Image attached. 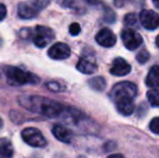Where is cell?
<instances>
[{
  "mask_svg": "<svg viewBox=\"0 0 159 158\" xmlns=\"http://www.w3.org/2000/svg\"><path fill=\"white\" fill-rule=\"evenodd\" d=\"M136 93H138V88H136L135 84L130 81H121L116 84L113 87L109 95L113 99V101L116 102L125 99L133 100L135 97Z\"/></svg>",
  "mask_w": 159,
  "mask_h": 158,
  "instance_id": "obj_4",
  "label": "cell"
},
{
  "mask_svg": "<svg viewBox=\"0 0 159 158\" xmlns=\"http://www.w3.org/2000/svg\"><path fill=\"white\" fill-rule=\"evenodd\" d=\"M147 100L153 107H159V89L152 88L147 92Z\"/></svg>",
  "mask_w": 159,
  "mask_h": 158,
  "instance_id": "obj_18",
  "label": "cell"
},
{
  "mask_svg": "<svg viewBox=\"0 0 159 158\" xmlns=\"http://www.w3.org/2000/svg\"><path fill=\"white\" fill-rule=\"evenodd\" d=\"M47 88L49 90L53 91V92H59V91L64 90V86H62L60 82L57 81H50V82H47Z\"/></svg>",
  "mask_w": 159,
  "mask_h": 158,
  "instance_id": "obj_19",
  "label": "cell"
},
{
  "mask_svg": "<svg viewBox=\"0 0 159 158\" xmlns=\"http://www.w3.org/2000/svg\"><path fill=\"white\" fill-rule=\"evenodd\" d=\"M2 126H3V121H2V119L0 118V128H2Z\"/></svg>",
  "mask_w": 159,
  "mask_h": 158,
  "instance_id": "obj_27",
  "label": "cell"
},
{
  "mask_svg": "<svg viewBox=\"0 0 159 158\" xmlns=\"http://www.w3.org/2000/svg\"><path fill=\"white\" fill-rule=\"evenodd\" d=\"M136 15L134 13H129L125 16V23L128 26H134L136 24Z\"/></svg>",
  "mask_w": 159,
  "mask_h": 158,
  "instance_id": "obj_21",
  "label": "cell"
},
{
  "mask_svg": "<svg viewBox=\"0 0 159 158\" xmlns=\"http://www.w3.org/2000/svg\"><path fill=\"white\" fill-rule=\"evenodd\" d=\"M3 73L7 80L12 86H23V84H36L40 81L39 77L30 72L21 70L15 66H4Z\"/></svg>",
  "mask_w": 159,
  "mask_h": 158,
  "instance_id": "obj_2",
  "label": "cell"
},
{
  "mask_svg": "<svg viewBox=\"0 0 159 158\" xmlns=\"http://www.w3.org/2000/svg\"><path fill=\"white\" fill-rule=\"evenodd\" d=\"M49 3H50V0H32V1L21 2L17 6V14L23 20L34 19Z\"/></svg>",
  "mask_w": 159,
  "mask_h": 158,
  "instance_id": "obj_3",
  "label": "cell"
},
{
  "mask_svg": "<svg viewBox=\"0 0 159 158\" xmlns=\"http://www.w3.org/2000/svg\"><path fill=\"white\" fill-rule=\"evenodd\" d=\"M13 156V145L8 139H0V158H8Z\"/></svg>",
  "mask_w": 159,
  "mask_h": 158,
  "instance_id": "obj_16",
  "label": "cell"
},
{
  "mask_svg": "<svg viewBox=\"0 0 159 158\" xmlns=\"http://www.w3.org/2000/svg\"><path fill=\"white\" fill-rule=\"evenodd\" d=\"M140 21L144 28L154 30L159 26V14L152 10H143L140 13Z\"/></svg>",
  "mask_w": 159,
  "mask_h": 158,
  "instance_id": "obj_8",
  "label": "cell"
},
{
  "mask_svg": "<svg viewBox=\"0 0 159 158\" xmlns=\"http://www.w3.org/2000/svg\"><path fill=\"white\" fill-rule=\"evenodd\" d=\"M121 39L128 50H135L143 42L141 35L131 28H127L121 33Z\"/></svg>",
  "mask_w": 159,
  "mask_h": 158,
  "instance_id": "obj_7",
  "label": "cell"
},
{
  "mask_svg": "<svg viewBox=\"0 0 159 158\" xmlns=\"http://www.w3.org/2000/svg\"><path fill=\"white\" fill-rule=\"evenodd\" d=\"M80 30H81V28H80V25L78 23H73L69 26V34H70L71 36H77V35H79Z\"/></svg>",
  "mask_w": 159,
  "mask_h": 158,
  "instance_id": "obj_23",
  "label": "cell"
},
{
  "mask_svg": "<svg viewBox=\"0 0 159 158\" xmlns=\"http://www.w3.org/2000/svg\"><path fill=\"white\" fill-rule=\"evenodd\" d=\"M22 139L26 144L33 147H44L47 145V140L37 128H25L22 131Z\"/></svg>",
  "mask_w": 159,
  "mask_h": 158,
  "instance_id": "obj_6",
  "label": "cell"
},
{
  "mask_svg": "<svg viewBox=\"0 0 159 158\" xmlns=\"http://www.w3.org/2000/svg\"><path fill=\"white\" fill-rule=\"evenodd\" d=\"M153 2H154V6L159 9V0H153Z\"/></svg>",
  "mask_w": 159,
  "mask_h": 158,
  "instance_id": "obj_25",
  "label": "cell"
},
{
  "mask_svg": "<svg viewBox=\"0 0 159 158\" xmlns=\"http://www.w3.org/2000/svg\"><path fill=\"white\" fill-rule=\"evenodd\" d=\"M131 72V65L124 60L122 57H117V59L114 60L113 65L111 68V74L114 76L122 77L126 76L129 73Z\"/></svg>",
  "mask_w": 159,
  "mask_h": 158,
  "instance_id": "obj_11",
  "label": "cell"
},
{
  "mask_svg": "<svg viewBox=\"0 0 159 158\" xmlns=\"http://www.w3.org/2000/svg\"><path fill=\"white\" fill-rule=\"evenodd\" d=\"M149 59V53L147 52L146 50H143L136 55V61L139 62L140 64H145Z\"/></svg>",
  "mask_w": 159,
  "mask_h": 158,
  "instance_id": "obj_20",
  "label": "cell"
},
{
  "mask_svg": "<svg viewBox=\"0 0 159 158\" xmlns=\"http://www.w3.org/2000/svg\"><path fill=\"white\" fill-rule=\"evenodd\" d=\"M30 36L37 48H44L54 39V32L46 26H36L30 30Z\"/></svg>",
  "mask_w": 159,
  "mask_h": 158,
  "instance_id": "obj_5",
  "label": "cell"
},
{
  "mask_svg": "<svg viewBox=\"0 0 159 158\" xmlns=\"http://www.w3.org/2000/svg\"><path fill=\"white\" fill-rule=\"evenodd\" d=\"M19 103L30 112L37 113L48 118L62 117L66 111L63 104L38 95H21L19 97Z\"/></svg>",
  "mask_w": 159,
  "mask_h": 158,
  "instance_id": "obj_1",
  "label": "cell"
},
{
  "mask_svg": "<svg viewBox=\"0 0 159 158\" xmlns=\"http://www.w3.org/2000/svg\"><path fill=\"white\" fill-rule=\"evenodd\" d=\"M95 40L100 46L105 47V48H111L115 46L116 41V35L108 28H103L96 34Z\"/></svg>",
  "mask_w": 159,
  "mask_h": 158,
  "instance_id": "obj_10",
  "label": "cell"
},
{
  "mask_svg": "<svg viewBox=\"0 0 159 158\" xmlns=\"http://www.w3.org/2000/svg\"><path fill=\"white\" fill-rule=\"evenodd\" d=\"M52 133L59 141L63 142V143H70L71 140H73V133L66 127L62 126L60 124L53 126Z\"/></svg>",
  "mask_w": 159,
  "mask_h": 158,
  "instance_id": "obj_13",
  "label": "cell"
},
{
  "mask_svg": "<svg viewBox=\"0 0 159 158\" xmlns=\"http://www.w3.org/2000/svg\"><path fill=\"white\" fill-rule=\"evenodd\" d=\"M89 86L95 91H103L106 88V81L103 77H94L89 80Z\"/></svg>",
  "mask_w": 159,
  "mask_h": 158,
  "instance_id": "obj_17",
  "label": "cell"
},
{
  "mask_svg": "<svg viewBox=\"0 0 159 158\" xmlns=\"http://www.w3.org/2000/svg\"><path fill=\"white\" fill-rule=\"evenodd\" d=\"M149 129L152 132L159 134V117H155L152 119L151 124H149Z\"/></svg>",
  "mask_w": 159,
  "mask_h": 158,
  "instance_id": "obj_22",
  "label": "cell"
},
{
  "mask_svg": "<svg viewBox=\"0 0 159 158\" xmlns=\"http://www.w3.org/2000/svg\"><path fill=\"white\" fill-rule=\"evenodd\" d=\"M48 55L52 60H65L70 55V48L66 43L57 42L49 49Z\"/></svg>",
  "mask_w": 159,
  "mask_h": 158,
  "instance_id": "obj_9",
  "label": "cell"
},
{
  "mask_svg": "<svg viewBox=\"0 0 159 158\" xmlns=\"http://www.w3.org/2000/svg\"><path fill=\"white\" fill-rule=\"evenodd\" d=\"M145 84L149 88H159V65L152 66L146 76Z\"/></svg>",
  "mask_w": 159,
  "mask_h": 158,
  "instance_id": "obj_15",
  "label": "cell"
},
{
  "mask_svg": "<svg viewBox=\"0 0 159 158\" xmlns=\"http://www.w3.org/2000/svg\"><path fill=\"white\" fill-rule=\"evenodd\" d=\"M115 103H116L117 111L120 113V114L125 115V116L131 115L132 113L134 112V108H135L133 100H131V99L119 100V101H116Z\"/></svg>",
  "mask_w": 159,
  "mask_h": 158,
  "instance_id": "obj_14",
  "label": "cell"
},
{
  "mask_svg": "<svg viewBox=\"0 0 159 158\" xmlns=\"http://www.w3.org/2000/svg\"><path fill=\"white\" fill-rule=\"evenodd\" d=\"M7 16V8L4 4L0 3V22L3 21Z\"/></svg>",
  "mask_w": 159,
  "mask_h": 158,
  "instance_id": "obj_24",
  "label": "cell"
},
{
  "mask_svg": "<svg viewBox=\"0 0 159 158\" xmlns=\"http://www.w3.org/2000/svg\"><path fill=\"white\" fill-rule=\"evenodd\" d=\"M77 70H79L80 73H82V74L90 75V74H93V73L98 70V65H96L93 57L82 56L77 63Z\"/></svg>",
  "mask_w": 159,
  "mask_h": 158,
  "instance_id": "obj_12",
  "label": "cell"
},
{
  "mask_svg": "<svg viewBox=\"0 0 159 158\" xmlns=\"http://www.w3.org/2000/svg\"><path fill=\"white\" fill-rule=\"evenodd\" d=\"M156 44H157V47L159 48V35L157 36V38H156Z\"/></svg>",
  "mask_w": 159,
  "mask_h": 158,
  "instance_id": "obj_26",
  "label": "cell"
}]
</instances>
